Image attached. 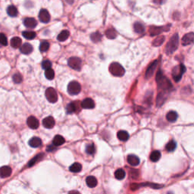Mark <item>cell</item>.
Masks as SVG:
<instances>
[{"label":"cell","instance_id":"1","mask_svg":"<svg viewBox=\"0 0 194 194\" xmlns=\"http://www.w3.org/2000/svg\"><path fill=\"white\" fill-rule=\"evenodd\" d=\"M156 82L158 84V88L159 91H168L172 89L171 82L168 79L161 71H158L156 74Z\"/></svg>","mask_w":194,"mask_h":194},{"label":"cell","instance_id":"2","mask_svg":"<svg viewBox=\"0 0 194 194\" xmlns=\"http://www.w3.org/2000/svg\"><path fill=\"white\" fill-rule=\"evenodd\" d=\"M179 45V36L178 33L173 35L171 37L170 40L165 46V53L167 55H171L174 53L177 50Z\"/></svg>","mask_w":194,"mask_h":194},{"label":"cell","instance_id":"3","mask_svg":"<svg viewBox=\"0 0 194 194\" xmlns=\"http://www.w3.org/2000/svg\"><path fill=\"white\" fill-rule=\"evenodd\" d=\"M109 71L113 76L115 77H122L124 73L125 70L118 62H113L109 65Z\"/></svg>","mask_w":194,"mask_h":194},{"label":"cell","instance_id":"4","mask_svg":"<svg viewBox=\"0 0 194 194\" xmlns=\"http://www.w3.org/2000/svg\"><path fill=\"white\" fill-rule=\"evenodd\" d=\"M186 68L183 64H180L179 65H177L172 70V77L175 82H178L180 80L183 73H185Z\"/></svg>","mask_w":194,"mask_h":194},{"label":"cell","instance_id":"5","mask_svg":"<svg viewBox=\"0 0 194 194\" xmlns=\"http://www.w3.org/2000/svg\"><path fill=\"white\" fill-rule=\"evenodd\" d=\"M171 24L166 26H162V27H156V26H151L149 27V32L150 36H156V35H158L160 33H161L162 32H166V31H168L170 30Z\"/></svg>","mask_w":194,"mask_h":194},{"label":"cell","instance_id":"6","mask_svg":"<svg viewBox=\"0 0 194 194\" xmlns=\"http://www.w3.org/2000/svg\"><path fill=\"white\" fill-rule=\"evenodd\" d=\"M81 90V86L77 81L70 82L68 85V92L71 95H77Z\"/></svg>","mask_w":194,"mask_h":194},{"label":"cell","instance_id":"7","mask_svg":"<svg viewBox=\"0 0 194 194\" xmlns=\"http://www.w3.org/2000/svg\"><path fill=\"white\" fill-rule=\"evenodd\" d=\"M45 97L51 103H55L58 101V94L53 87H49L45 90Z\"/></svg>","mask_w":194,"mask_h":194},{"label":"cell","instance_id":"8","mask_svg":"<svg viewBox=\"0 0 194 194\" xmlns=\"http://www.w3.org/2000/svg\"><path fill=\"white\" fill-rule=\"evenodd\" d=\"M68 64L69 67L74 70L80 71L81 68L82 61L80 60V58H77V57H71L68 61Z\"/></svg>","mask_w":194,"mask_h":194},{"label":"cell","instance_id":"9","mask_svg":"<svg viewBox=\"0 0 194 194\" xmlns=\"http://www.w3.org/2000/svg\"><path fill=\"white\" fill-rule=\"evenodd\" d=\"M168 91H159L157 98H156V106L157 107H161V105L165 103L168 98Z\"/></svg>","mask_w":194,"mask_h":194},{"label":"cell","instance_id":"10","mask_svg":"<svg viewBox=\"0 0 194 194\" xmlns=\"http://www.w3.org/2000/svg\"><path fill=\"white\" fill-rule=\"evenodd\" d=\"M79 102H72L71 103H69L66 107V110L68 114H71V113L78 112L80 111V107L81 105H80Z\"/></svg>","mask_w":194,"mask_h":194},{"label":"cell","instance_id":"11","mask_svg":"<svg viewBox=\"0 0 194 194\" xmlns=\"http://www.w3.org/2000/svg\"><path fill=\"white\" fill-rule=\"evenodd\" d=\"M157 65H158V61H157V60L154 61V62H152V63L149 65L148 68H147L146 71V74H145L146 79H149V78L152 77L153 76V75H154L155 73V70H156Z\"/></svg>","mask_w":194,"mask_h":194},{"label":"cell","instance_id":"12","mask_svg":"<svg viewBox=\"0 0 194 194\" xmlns=\"http://www.w3.org/2000/svg\"><path fill=\"white\" fill-rule=\"evenodd\" d=\"M194 42V33H188L183 36L181 43L183 45H190Z\"/></svg>","mask_w":194,"mask_h":194},{"label":"cell","instance_id":"13","mask_svg":"<svg viewBox=\"0 0 194 194\" xmlns=\"http://www.w3.org/2000/svg\"><path fill=\"white\" fill-rule=\"evenodd\" d=\"M39 18H40V21L43 23H45V24L48 23L50 21V15H49V11L46 9H42L39 14Z\"/></svg>","mask_w":194,"mask_h":194},{"label":"cell","instance_id":"14","mask_svg":"<svg viewBox=\"0 0 194 194\" xmlns=\"http://www.w3.org/2000/svg\"><path fill=\"white\" fill-rule=\"evenodd\" d=\"M27 126H28L30 128L33 129V130H34V129H37L39 127V126H40L39 121L33 116H31L27 118Z\"/></svg>","mask_w":194,"mask_h":194},{"label":"cell","instance_id":"15","mask_svg":"<svg viewBox=\"0 0 194 194\" xmlns=\"http://www.w3.org/2000/svg\"><path fill=\"white\" fill-rule=\"evenodd\" d=\"M80 105L83 109H92L95 107L94 101L90 98H87L83 100Z\"/></svg>","mask_w":194,"mask_h":194},{"label":"cell","instance_id":"16","mask_svg":"<svg viewBox=\"0 0 194 194\" xmlns=\"http://www.w3.org/2000/svg\"><path fill=\"white\" fill-rule=\"evenodd\" d=\"M55 119L52 116H49L43 120V125L47 129L53 128L55 126Z\"/></svg>","mask_w":194,"mask_h":194},{"label":"cell","instance_id":"17","mask_svg":"<svg viewBox=\"0 0 194 194\" xmlns=\"http://www.w3.org/2000/svg\"><path fill=\"white\" fill-rule=\"evenodd\" d=\"M11 168L9 166H2L0 168V177L2 178H6L11 174Z\"/></svg>","mask_w":194,"mask_h":194},{"label":"cell","instance_id":"18","mask_svg":"<svg viewBox=\"0 0 194 194\" xmlns=\"http://www.w3.org/2000/svg\"><path fill=\"white\" fill-rule=\"evenodd\" d=\"M24 25L27 28H34L37 25V22L33 18H26L24 20Z\"/></svg>","mask_w":194,"mask_h":194},{"label":"cell","instance_id":"19","mask_svg":"<svg viewBox=\"0 0 194 194\" xmlns=\"http://www.w3.org/2000/svg\"><path fill=\"white\" fill-rule=\"evenodd\" d=\"M151 187L152 189H160L161 187H162L163 186L162 185H159V184H154V183H142L140 185H137V184H133L131 185V189H132L133 190H136V187Z\"/></svg>","mask_w":194,"mask_h":194},{"label":"cell","instance_id":"20","mask_svg":"<svg viewBox=\"0 0 194 194\" xmlns=\"http://www.w3.org/2000/svg\"><path fill=\"white\" fill-rule=\"evenodd\" d=\"M140 158L135 155H129L127 156V162L133 166H136L140 164Z\"/></svg>","mask_w":194,"mask_h":194},{"label":"cell","instance_id":"21","mask_svg":"<svg viewBox=\"0 0 194 194\" xmlns=\"http://www.w3.org/2000/svg\"><path fill=\"white\" fill-rule=\"evenodd\" d=\"M65 138L63 136H61V135H56L53 138V144L55 146H59L65 144Z\"/></svg>","mask_w":194,"mask_h":194},{"label":"cell","instance_id":"22","mask_svg":"<svg viewBox=\"0 0 194 194\" xmlns=\"http://www.w3.org/2000/svg\"><path fill=\"white\" fill-rule=\"evenodd\" d=\"M21 52L24 55H28L32 53L33 51V46L30 43H24L21 47Z\"/></svg>","mask_w":194,"mask_h":194},{"label":"cell","instance_id":"23","mask_svg":"<svg viewBox=\"0 0 194 194\" xmlns=\"http://www.w3.org/2000/svg\"><path fill=\"white\" fill-rule=\"evenodd\" d=\"M29 145L33 148H36L42 145V140L39 137L31 138L29 141Z\"/></svg>","mask_w":194,"mask_h":194},{"label":"cell","instance_id":"24","mask_svg":"<svg viewBox=\"0 0 194 194\" xmlns=\"http://www.w3.org/2000/svg\"><path fill=\"white\" fill-rule=\"evenodd\" d=\"M86 183H87V185L88 187H90V188H93L97 185V180L95 177L89 176L87 177V179H86Z\"/></svg>","mask_w":194,"mask_h":194},{"label":"cell","instance_id":"25","mask_svg":"<svg viewBox=\"0 0 194 194\" xmlns=\"http://www.w3.org/2000/svg\"><path fill=\"white\" fill-rule=\"evenodd\" d=\"M69 36H70V32H69L68 31H67V30H64V31H62V32L58 35L57 39H58V41L64 42V41H65V40L68 38Z\"/></svg>","mask_w":194,"mask_h":194},{"label":"cell","instance_id":"26","mask_svg":"<svg viewBox=\"0 0 194 194\" xmlns=\"http://www.w3.org/2000/svg\"><path fill=\"white\" fill-rule=\"evenodd\" d=\"M178 113L174 111H171L166 115V118L169 122H176V120L178 119Z\"/></svg>","mask_w":194,"mask_h":194},{"label":"cell","instance_id":"27","mask_svg":"<svg viewBox=\"0 0 194 194\" xmlns=\"http://www.w3.org/2000/svg\"><path fill=\"white\" fill-rule=\"evenodd\" d=\"M21 39L18 37V36H15V37H13L11 40V45L13 48L15 49H18L21 45Z\"/></svg>","mask_w":194,"mask_h":194},{"label":"cell","instance_id":"28","mask_svg":"<svg viewBox=\"0 0 194 194\" xmlns=\"http://www.w3.org/2000/svg\"><path fill=\"white\" fill-rule=\"evenodd\" d=\"M117 35H118V33H117L116 31L114 28H109V29H108L107 31H105V36H106V37L111 39V40L116 38Z\"/></svg>","mask_w":194,"mask_h":194},{"label":"cell","instance_id":"29","mask_svg":"<svg viewBox=\"0 0 194 194\" xmlns=\"http://www.w3.org/2000/svg\"><path fill=\"white\" fill-rule=\"evenodd\" d=\"M134 31L136 32V33H144V31H145V27L140 22H136L134 25Z\"/></svg>","mask_w":194,"mask_h":194},{"label":"cell","instance_id":"30","mask_svg":"<svg viewBox=\"0 0 194 194\" xmlns=\"http://www.w3.org/2000/svg\"><path fill=\"white\" fill-rule=\"evenodd\" d=\"M117 136L121 141H127L129 138V134L127 131H120L118 132Z\"/></svg>","mask_w":194,"mask_h":194},{"label":"cell","instance_id":"31","mask_svg":"<svg viewBox=\"0 0 194 194\" xmlns=\"http://www.w3.org/2000/svg\"><path fill=\"white\" fill-rule=\"evenodd\" d=\"M161 158V152L158 150H155L152 152L150 154V160L153 162H156Z\"/></svg>","mask_w":194,"mask_h":194},{"label":"cell","instance_id":"32","mask_svg":"<svg viewBox=\"0 0 194 194\" xmlns=\"http://www.w3.org/2000/svg\"><path fill=\"white\" fill-rule=\"evenodd\" d=\"M43 156H44V154H42V153H40V154H39V155H37V156H35L33 159L31 160V161L28 162V167H32L33 165H34L35 164H36L37 162H38V161H40V160L42 159Z\"/></svg>","mask_w":194,"mask_h":194},{"label":"cell","instance_id":"33","mask_svg":"<svg viewBox=\"0 0 194 194\" xmlns=\"http://www.w3.org/2000/svg\"><path fill=\"white\" fill-rule=\"evenodd\" d=\"M7 13L10 17H16L18 15V9L15 6H10L8 7Z\"/></svg>","mask_w":194,"mask_h":194},{"label":"cell","instance_id":"34","mask_svg":"<svg viewBox=\"0 0 194 194\" xmlns=\"http://www.w3.org/2000/svg\"><path fill=\"white\" fill-rule=\"evenodd\" d=\"M81 169H82V165H80V163H78V162H75V163H74L72 165H71V167L69 168L70 171L74 173L80 172V171H81Z\"/></svg>","mask_w":194,"mask_h":194},{"label":"cell","instance_id":"35","mask_svg":"<svg viewBox=\"0 0 194 194\" xmlns=\"http://www.w3.org/2000/svg\"><path fill=\"white\" fill-rule=\"evenodd\" d=\"M126 173L124 171V170L123 169L120 168L118 169V170L114 172V176H115V178L118 180H123L124 178H125Z\"/></svg>","mask_w":194,"mask_h":194},{"label":"cell","instance_id":"36","mask_svg":"<svg viewBox=\"0 0 194 194\" xmlns=\"http://www.w3.org/2000/svg\"><path fill=\"white\" fill-rule=\"evenodd\" d=\"M102 36L101 33H99V32H95V33H92V34L90 35L91 40H92L93 43H96L99 42L100 40H102Z\"/></svg>","mask_w":194,"mask_h":194},{"label":"cell","instance_id":"37","mask_svg":"<svg viewBox=\"0 0 194 194\" xmlns=\"http://www.w3.org/2000/svg\"><path fill=\"white\" fill-rule=\"evenodd\" d=\"M22 35L27 40H33L36 37V33L33 31H24Z\"/></svg>","mask_w":194,"mask_h":194},{"label":"cell","instance_id":"38","mask_svg":"<svg viewBox=\"0 0 194 194\" xmlns=\"http://www.w3.org/2000/svg\"><path fill=\"white\" fill-rule=\"evenodd\" d=\"M165 36H158V37H156L154 40H153V42H152V45H154V46H159L161 45V44L163 43L164 41H165Z\"/></svg>","mask_w":194,"mask_h":194},{"label":"cell","instance_id":"39","mask_svg":"<svg viewBox=\"0 0 194 194\" xmlns=\"http://www.w3.org/2000/svg\"><path fill=\"white\" fill-rule=\"evenodd\" d=\"M176 146H177L176 142L174 141V140H171L170 142L168 143L166 146H165V148H166V149H167L168 152H173L174 149H176Z\"/></svg>","mask_w":194,"mask_h":194},{"label":"cell","instance_id":"40","mask_svg":"<svg viewBox=\"0 0 194 194\" xmlns=\"http://www.w3.org/2000/svg\"><path fill=\"white\" fill-rule=\"evenodd\" d=\"M45 77L47 78L48 80H53V78H54L55 77V72L54 71H53V69L51 68H48L45 70Z\"/></svg>","mask_w":194,"mask_h":194},{"label":"cell","instance_id":"41","mask_svg":"<svg viewBox=\"0 0 194 194\" xmlns=\"http://www.w3.org/2000/svg\"><path fill=\"white\" fill-rule=\"evenodd\" d=\"M86 152H87V154L89 155H93L96 152V147H95V145L93 144H89V145H87V147H86Z\"/></svg>","mask_w":194,"mask_h":194},{"label":"cell","instance_id":"42","mask_svg":"<svg viewBox=\"0 0 194 194\" xmlns=\"http://www.w3.org/2000/svg\"><path fill=\"white\" fill-rule=\"evenodd\" d=\"M49 49V43L47 41H43L40 45V49L41 52H46Z\"/></svg>","mask_w":194,"mask_h":194},{"label":"cell","instance_id":"43","mask_svg":"<svg viewBox=\"0 0 194 194\" xmlns=\"http://www.w3.org/2000/svg\"><path fill=\"white\" fill-rule=\"evenodd\" d=\"M13 80L15 82V84H20L21 82L23 80V78H22V76L21 74L19 73H16L15 75H13Z\"/></svg>","mask_w":194,"mask_h":194},{"label":"cell","instance_id":"44","mask_svg":"<svg viewBox=\"0 0 194 194\" xmlns=\"http://www.w3.org/2000/svg\"><path fill=\"white\" fill-rule=\"evenodd\" d=\"M0 44L2 45H8V40L6 36L4 33H0Z\"/></svg>","mask_w":194,"mask_h":194},{"label":"cell","instance_id":"45","mask_svg":"<svg viewBox=\"0 0 194 194\" xmlns=\"http://www.w3.org/2000/svg\"><path fill=\"white\" fill-rule=\"evenodd\" d=\"M52 67V62L49 60H45L42 63V68L44 70H46L48 68H50Z\"/></svg>","mask_w":194,"mask_h":194},{"label":"cell","instance_id":"46","mask_svg":"<svg viewBox=\"0 0 194 194\" xmlns=\"http://www.w3.org/2000/svg\"><path fill=\"white\" fill-rule=\"evenodd\" d=\"M131 175L134 178H136L138 176V171L135 169H131Z\"/></svg>","mask_w":194,"mask_h":194},{"label":"cell","instance_id":"47","mask_svg":"<svg viewBox=\"0 0 194 194\" xmlns=\"http://www.w3.org/2000/svg\"><path fill=\"white\" fill-rule=\"evenodd\" d=\"M153 2H154L156 4H158V5H160V4L163 3L164 0H153Z\"/></svg>","mask_w":194,"mask_h":194},{"label":"cell","instance_id":"48","mask_svg":"<svg viewBox=\"0 0 194 194\" xmlns=\"http://www.w3.org/2000/svg\"><path fill=\"white\" fill-rule=\"evenodd\" d=\"M55 149V146H49L47 147V149H46V150L47 151H52V150H54Z\"/></svg>","mask_w":194,"mask_h":194},{"label":"cell","instance_id":"49","mask_svg":"<svg viewBox=\"0 0 194 194\" xmlns=\"http://www.w3.org/2000/svg\"><path fill=\"white\" fill-rule=\"evenodd\" d=\"M66 1H67V2H68L69 4H72V2H73V1H74V0H66Z\"/></svg>","mask_w":194,"mask_h":194}]
</instances>
